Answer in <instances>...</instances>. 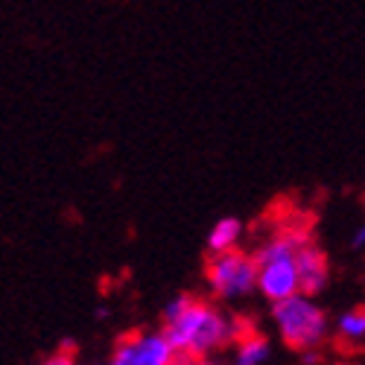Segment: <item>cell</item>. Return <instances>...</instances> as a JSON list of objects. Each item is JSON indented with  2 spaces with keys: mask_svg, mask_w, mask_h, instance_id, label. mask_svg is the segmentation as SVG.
Instances as JSON below:
<instances>
[{
  "mask_svg": "<svg viewBox=\"0 0 365 365\" xmlns=\"http://www.w3.org/2000/svg\"><path fill=\"white\" fill-rule=\"evenodd\" d=\"M187 354L173 348L167 333L135 330L120 336L111 354V365H187Z\"/></svg>",
  "mask_w": 365,
  "mask_h": 365,
  "instance_id": "5b68a950",
  "label": "cell"
},
{
  "mask_svg": "<svg viewBox=\"0 0 365 365\" xmlns=\"http://www.w3.org/2000/svg\"><path fill=\"white\" fill-rule=\"evenodd\" d=\"M38 365H79L76 362V356H73V348H62V351H58V354H53V356H47L44 362H38Z\"/></svg>",
  "mask_w": 365,
  "mask_h": 365,
  "instance_id": "8fae6325",
  "label": "cell"
},
{
  "mask_svg": "<svg viewBox=\"0 0 365 365\" xmlns=\"http://www.w3.org/2000/svg\"><path fill=\"white\" fill-rule=\"evenodd\" d=\"M351 249H365V225H359L351 237Z\"/></svg>",
  "mask_w": 365,
  "mask_h": 365,
  "instance_id": "4fadbf2b",
  "label": "cell"
},
{
  "mask_svg": "<svg viewBox=\"0 0 365 365\" xmlns=\"http://www.w3.org/2000/svg\"><path fill=\"white\" fill-rule=\"evenodd\" d=\"M237 365H263L269 359V339L263 333H255L252 327H246L242 333H237Z\"/></svg>",
  "mask_w": 365,
  "mask_h": 365,
  "instance_id": "52a82bcc",
  "label": "cell"
},
{
  "mask_svg": "<svg viewBox=\"0 0 365 365\" xmlns=\"http://www.w3.org/2000/svg\"><path fill=\"white\" fill-rule=\"evenodd\" d=\"M301 365H324V354H322L319 348L301 351Z\"/></svg>",
  "mask_w": 365,
  "mask_h": 365,
  "instance_id": "7c38bea8",
  "label": "cell"
},
{
  "mask_svg": "<svg viewBox=\"0 0 365 365\" xmlns=\"http://www.w3.org/2000/svg\"><path fill=\"white\" fill-rule=\"evenodd\" d=\"M257 255L228 249L210 255L205 263V281L220 298H242L257 289Z\"/></svg>",
  "mask_w": 365,
  "mask_h": 365,
  "instance_id": "277c9868",
  "label": "cell"
},
{
  "mask_svg": "<svg viewBox=\"0 0 365 365\" xmlns=\"http://www.w3.org/2000/svg\"><path fill=\"white\" fill-rule=\"evenodd\" d=\"M240 234H242L240 220H234V217L220 220L214 228H210V234H207V249H210V255H217V252H228V249H237Z\"/></svg>",
  "mask_w": 365,
  "mask_h": 365,
  "instance_id": "9c48e42d",
  "label": "cell"
},
{
  "mask_svg": "<svg viewBox=\"0 0 365 365\" xmlns=\"http://www.w3.org/2000/svg\"><path fill=\"white\" fill-rule=\"evenodd\" d=\"M272 319L278 324V333L287 348L292 351H307V348H319V342L327 333V316L319 304L310 301V295H292L284 301L272 304Z\"/></svg>",
  "mask_w": 365,
  "mask_h": 365,
  "instance_id": "3957f363",
  "label": "cell"
},
{
  "mask_svg": "<svg viewBox=\"0 0 365 365\" xmlns=\"http://www.w3.org/2000/svg\"><path fill=\"white\" fill-rule=\"evenodd\" d=\"M336 339L348 348L365 345V307H351L336 319Z\"/></svg>",
  "mask_w": 365,
  "mask_h": 365,
  "instance_id": "ba28073f",
  "label": "cell"
},
{
  "mask_svg": "<svg viewBox=\"0 0 365 365\" xmlns=\"http://www.w3.org/2000/svg\"><path fill=\"white\" fill-rule=\"evenodd\" d=\"M190 301H193V295H178V298H173L167 307H164V322H173V319H178L181 313H185L187 307H190Z\"/></svg>",
  "mask_w": 365,
  "mask_h": 365,
  "instance_id": "30bf717a",
  "label": "cell"
},
{
  "mask_svg": "<svg viewBox=\"0 0 365 365\" xmlns=\"http://www.w3.org/2000/svg\"><path fill=\"white\" fill-rule=\"evenodd\" d=\"M164 333L173 342V348L187 356H210L214 351L225 348V342H234V324L214 304L199 298H193L190 307L178 319L167 322Z\"/></svg>",
  "mask_w": 365,
  "mask_h": 365,
  "instance_id": "6da1fadb",
  "label": "cell"
},
{
  "mask_svg": "<svg viewBox=\"0 0 365 365\" xmlns=\"http://www.w3.org/2000/svg\"><path fill=\"white\" fill-rule=\"evenodd\" d=\"M307 228H287L281 234L272 237L266 246L257 252V289L263 298H269L272 304L292 298L301 292V278H298V246L307 242Z\"/></svg>",
  "mask_w": 365,
  "mask_h": 365,
  "instance_id": "7a4b0ae2",
  "label": "cell"
},
{
  "mask_svg": "<svg viewBox=\"0 0 365 365\" xmlns=\"http://www.w3.org/2000/svg\"><path fill=\"white\" fill-rule=\"evenodd\" d=\"M187 365H220V362H214L210 356H190Z\"/></svg>",
  "mask_w": 365,
  "mask_h": 365,
  "instance_id": "5bb4252c",
  "label": "cell"
},
{
  "mask_svg": "<svg viewBox=\"0 0 365 365\" xmlns=\"http://www.w3.org/2000/svg\"><path fill=\"white\" fill-rule=\"evenodd\" d=\"M333 365H345V362H333Z\"/></svg>",
  "mask_w": 365,
  "mask_h": 365,
  "instance_id": "9a60e30c",
  "label": "cell"
},
{
  "mask_svg": "<svg viewBox=\"0 0 365 365\" xmlns=\"http://www.w3.org/2000/svg\"><path fill=\"white\" fill-rule=\"evenodd\" d=\"M295 263H298V278H301V292L304 295H316V292H322L327 287V281H330L327 255L319 246H313L310 240L298 246Z\"/></svg>",
  "mask_w": 365,
  "mask_h": 365,
  "instance_id": "8992f818",
  "label": "cell"
}]
</instances>
